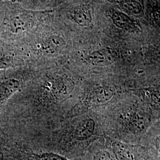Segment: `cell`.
I'll return each mask as SVG.
<instances>
[{
    "label": "cell",
    "instance_id": "1",
    "mask_svg": "<svg viewBox=\"0 0 160 160\" xmlns=\"http://www.w3.org/2000/svg\"><path fill=\"white\" fill-rule=\"evenodd\" d=\"M70 16L74 22L81 26H89L92 22L91 8L87 5H81L75 7L71 12Z\"/></svg>",
    "mask_w": 160,
    "mask_h": 160
},
{
    "label": "cell",
    "instance_id": "2",
    "mask_svg": "<svg viewBox=\"0 0 160 160\" xmlns=\"http://www.w3.org/2000/svg\"><path fill=\"white\" fill-rule=\"evenodd\" d=\"M20 81L16 78L5 80L0 83V108L19 90Z\"/></svg>",
    "mask_w": 160,
    "mask_h": 160
},
{
    "label": "cell",
    "instance_id": "3",
    "mask_svg": "<svg viewBox=\"0 0 160 160\" xmlns=\"http://www.w3.org/2000/svg\"><path fill=\"white\" fill-rule=\"evenodd\" d=\"M32 23L31 16L26 13H19L12 16L9 20V28L12 32L17 33L26 31Z\"/></svg>",
    "mask_w": 160,
    "mask_h": 160
},
{
    "label": "cell",
    "instance_id": "4",
    "mask_svg": "<svg viewBox=\"0 0 160 160\" xmlns=\"http://www.w3.org/2000/svg\"><path fill=\"white\" fill-rule=\"evenodd\" d=\"M95 130V122L87 118L80 122L74 131V137L78 141H84L92 137Z\"/></svg>",
    "mask_w": 160,
    "mask_h": 160
},
{
    "label": "cell",
    "instance_id": "5",
    "mask_svg": "<svg viewBox=\"0 0 160 160\" xmlns=\"http://www.w3.org/2000/svg\"><path fill=\"white\" fill-rule=\"evenodd\" d=\"M86 60L95 66H105L111 64L113 62V55L107 49H101L87 55Z\"/></svg>",
    "mask_w": 160,
    "mask_h": 160
},
{
    "label": "cell",
    "instance_id": "6",
    "mask_svg": "<svg viewBox=\"0 0 160 160\" xmlns=\"http://www.w3.org/2000/svg\"><path fill=\"white\" fill-rule=\"evenodd\" d=\"M73 82L67 79H59L54 82L52 86V93L57 98H63L72 91Z\"/></svg>",
    "mask_w": 160,
    "mask_h": 160
},
{
    "label": "cell",
    "instance_id": "7",
    "mask_svg": "<svg viewBox=\"0 0 160 160\" xmlns=\"http://www.w3.org/2000/svg\"><path fill=\"white\" fill-rule=\"evenodd\" d=\"M65 45V42L59 36L53 35L44 41L43 48L48 53H54L62 49Z\"/></svg>",
    "mask_w": 160,
    "mask_h": 160
},
{
    "label": "cell",
    "instance_id": "8",
    "mask_svg": "<svg viewBox=\"0 0 160 160\" xmlns=\"http://www.w3.org/2000/svg\"><path fill=\"white\" fill-rule=\"evenodd\" d=\"M114 24L118 28L126 30H133L135 28L133 21L126 14L119 12H114L111 16Z\"/></svg>",
    "mask_w": 160,
    "mask_h": 160
},
{
    "label": "cell",
    "instance_id": "9",
    "mask_svg": "<svg viewBox=\"0 0 160 160\" xmlns=\"http://www.w3.org/2000/svg\"><path fill=\"white\" fill-rule=\"evenodd\" d=\"M114 89L110 87H102L93 92L92 99L94 103H103L108 102L114 95Z\"/></svg>",
    "mask_w": 160,
    "mask_h": 160
},
{
    "label": "cell",
    "instance_id": "10",
    "mask_svg": "<svg viewBox=\"0 0 160 160\" xmlns=\"http://www.w3.org/2000/svg\"><path fill=\"white\" fill-rule=\"evenodd\" d=\"M112 149L114 155L118 160H133L131 149L128 146L119 141H114Z\"/></svg>",
    "mask_w": 160,
    "mask_h": 160
},
{
    "label": "cell",
    "instance_id": "11",
    "mask_svg": "<svg viewBox=\"0 0 160 160\" xmlns=\"http://www.w3.org/2000/svg\"><path fill=\"white\" fill-rule=\"evenodd\" d=\"M119 4L125 11L133 14H138L141 12L142 10L141 4L137 1H122Z\"/></svg>",
    "mask_w": 160,
    "mask_h": 160
},
{
    "label": "cell",
    "instance_id": "12",
    "mask_svg": "<svg viewBox=\"0 0 160 160\" xmlns=\"http://www.w3.org/2000/svg\"><path fill=\"white\" fill-rule=\"evenodd\" d=\"M34 156L40 160H68L61 155L52 152H44L40 154H34Z\"/></svg>",
    "mask_w": 160,
    "mask_h": 160
},
{
    "label": "cell",
    "instance_id": "13",
    "mask_svg": "<svg viewBox=\"0 0 160 160\" xmlns=\"http://www.w3.org/2000/svg\"><path fill=\"white\" fill-rule=\"evenodd\" d=\"M92 160H112V158L108 151H100L94 155Z\"/></svg>",
    "mask_w": 160,
    "mask_h": 160
},
{
    "label": "cell",
    "instance_id": "14",
    "mask_svg": "<svg viewBox=\"0 0 160 160\" xmlns=\"http://www.w3.org/2000/svg\"><path fill=\"white\" fill-rule=\"evenodd\" d=\"M14 62L12 59L0 58V69L8 68L13 66Z\"/></svg>",
    "mask_w": 160,
    "mask_h": 160
},
{
    "label": "cell",
    "instance_id": "15",
    "mask_svg": "<svg viewBox=\"0 0 160 160\" xmlns=\"http://www.w3.org/2000/svg\"><path fill=\"white\" fill-rule=\"evenodd\" d=\"M153 16L155 22L160 27V4L156 6L154 8Z\"/></svg>",
    "mask_w": 160,
    "mask_h": 160
},
{
    "label": "cell",
    "instance_id": "16",
    "mask_svg": "<svg viewBox=\"0 0 160 160\" xmlns=\"http://www.w3.org/2000/svg\"><path fill=\"white\" fill-rule=\"evenodd\" d=\"M156 145H157V149H158V151L160 152V137L157 139Z\"/></svg>",
    "mask_w": 160,
    "mask_h": 160
}]
</instances>
